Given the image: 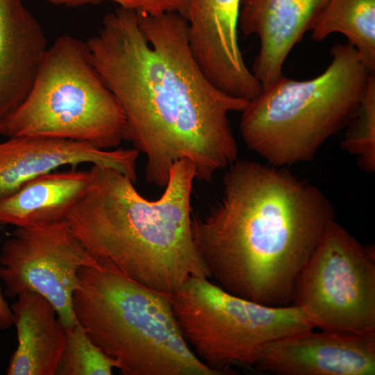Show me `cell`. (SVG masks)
<instances>
[{
  "label": "cell",
  "mask_w": 375,
  "mask_h": 375,
  "mask_svg": "<svg viewBox=\"0 0 375 375\" xmlns=\"http://www.w3.org/2000/svg\"><path fill=\"white\" fill-rule=\"evenodd\" d=\"M330 53L331 61L319 76L303 81L283 76L242 110V137L267 164L284 167L312 160L356 110L375 72L348 42Z\"/></svg>",
  "instance_id": "4"
},
{
  "label": "cell",
  "mask_w": 375,
  "mask_h": 375,
  "mask_svg": "<svg viewBox=\"0 0 375 375\" xmlns=\"http://www.w3.org/2000/svg\"><path fill=\"white\" fill-rule=\"evenodd\" d=\"M90 182V169L76 167L40 175L0 199V224L31 227L67 220Z\"/></svg>",
  "instance_id": "16"
},
{
  "label": "cell",
  "mask_w": 375,
  "mask_h": 375,
  "mask_svg": "<svg viewBox=\"0 0 375 375\" xmlns=\"http://www.w3.org/2000/svg\"><path fill=\"white\" fill-rule=\"evenodd\" d=\"M97 71L121 105L124 140L146 156L148 183L165 187L174 162L190 160L210 182L238 159L229 121L249 101L215 87L194 59L187 19L118 6L87 42Z\"/></svg>",
  "instance_id": "1"
},
{
  "label": "cell",
  "mask_w": 375,
  "mask_h": 375,
  "mask_svg": "<svg viewBox=\"0 0 375 375\" xmlns=\"http://www.w3.org/2000/svg\"><path fill=\"white\" fill-rule=\"evenodd\" d=\"M90 187L67 217L98 269L165 294L208 274L191 231L192 163L174 162L162 195L142 197L134 182L114 168L92 165Z\"/></svg>",
  "instance_id": "3"
},
{
  "label": "cell",
  "mask_w": 375,
  "mask_h": 375,
  "mask_svg": "<svg viewBox=\"0 0 375 375\" xmlns=\"http://www.w3.org/2000/svg\"><path fill=\"white\" fill-rule=\"evenodd\" d=\"M111 1L119 6L133 10L138 13L160 15L176 13L186 19L190 0H100Z\"/></svg>",
  "instance_id": "20"
},
{
  "label": "cell",
  "mask_w": 375,
  "mask_h": 375,
  "mask_svg": "<svg viewBox=\"0 0 375 375\" xmlns=\"http://www.w3.org/2000/svg\"><path fill=\"white\" fill-rule=\"evenodd\" d=\"M315 41L344 35L371 72H375V0H328L310 30Z\"/></svg>",
  "instance_id": "17"
},
{
  "label": "cell",
  "mask_w": 375,
  "mask_h": 375,
  "mask_svg": "<svg viewBox=\"0 0 375 375\" xmlns=\"http://www.w3.org/2000/svg\"><path fill=\"white\" fill-rule=\"evenodd\" d=\"M342 148L357 158L362 171L375 170V73L370 75L365 93L346 126Z\"/></svg>",
  "instance_id": "18"
},
{
  "label": "cell",
  "mask_w": 375,
  "mask_h": 375,
  "mask_svg": "<svg viewBox=\"0 0 375 375\" xmlns=\"http://www.w3.org/2000/svg\"><path fill=\"white\" fill-rule=\"evenodd\" d=\"M328 0H241L238 28L256 35L259 50L251 72L265 88L283 74L285 61Z\"/></svg>",
  "instance_id": "13"
},
{
  "label": "cell",
  "mask_w": 375,
  "mask_h": 375,
  "mask_svg": "<svg viewBox=\"0 0 375 375\" xmlns=\"http://www.w3.org/2000/svg\"><path fill=\"white\" fill-rule=\"evenodd\" d=\"M48 2L56 5L66 7H78L88 4H94L101 2L100 0H46Z\"/></svg>",
  "instance_id": "22"
},
{
  "label": "cell",
  "mask_w": 375,
  "mask_h": 375,
  "mask_svg": "<svg viewBox=\"0 0 375 375\" xmlns=\"http://www.w3.org/2000/svg\"><path fill=\"white\" fill-rule=\"evenodd\" d=\"M292 304L322 331L375 332L374 249L331 221L301 271Z\"/></svg>",
  "instance_id": "8"
},
{
  "label": "cell",
  "mask_w": 375,
  "mask_h": 375,
  "mask_svg": "<svg viewBox=\"0 0 375 375\" xmlns=\"http://www.w3.org/2000/svg\"><path fill=\"white\" fill-rule=\"evenodd\" d=\"M241 0H190L186 19L192 53L224 93L251 101L262 90L244 62L238 38Z\"/></svg>",
  "instance_id": "10"
},
{
  "label": "cell",
  "mask_w": 375,
  "mask_h": 375,
  "mask_svg": "<svg viewBox=\"0 0 375 375\" xmlns=\"http://www.w3.org/2000/svg\"><path fill=\"white\" fill-rule=\"evenodd\" d=\"M119 364L103 352L77 322L66 329L65 349L55 375H111Z\"/></svg>",
  "instance_id": "19"
},
{
  "label": "cell",
  "mask_w": 375,
  "mask_h": 375,
  "mask_svg": "<svg viewBox=\"0 0 375 375\" xmlns=\"http://www.w3.org/2000/svg\"><path fill=\"white\" fill-rule=\"evenodd\" d=\"M168 296L187 344L217 375L254 370L271 343L315 328L299 306L260 304L206 277H192Z\"/></svg>",
  "instance_id": "7"
},
{
  "label": "cell",
  "mask_w": 375,
  "mask_h": 375,
  "mask_svg": "<svg viewBox=\"0 0 375 375\" xmlns=\"http://www.w3.org/2000/svg\"><path fill=\"white\" fill-rule=\"evenodd\" d=\"M10 307L17 346L8 375H55L66 342V328L51 303L42 295L24 292Z\"/></svg>",
  "instance_id": "15"
},
{
  "label": "cell",
  "mask_w": 375,
  "mask_h": 375,
  "mask_svg": "<svg viewBox=\"0 0 375 375\" xmlns=\"http://www.w3.org/2000/svg\"><path fill=\"white\" fill-rule=\"evenodd\" d=\"M126 118L94 67L86 42L69 35L47 47L24 101L0 124V135L41 137L113 149Z\"/></svg>",
  "instance_id": "6"
},
{
  "label": "cell",
  "mask_w": 375,
  "mask_h": 375,
  "mask_svg": "<svg viewBox=\"0 0 375 375\" xmlns=\"http://www.w3.org/2000/svg\"><path fill=\"white\" fill-rule=\"evenodd\" d=\"M97 268L67 220L49 225L16 227L0 254V280L6 296L38 293L55 308L66 329L76 322L73 297L81 267Z\"/></svg>",
  "instance_id": "9"
},
{
  "label": "cell",
  "mask_w": 375,
  "mask_h": 375,
  "mask_svg": "<svg viewBox=\"0 0 375 375\" xmlns=\"http://www.w3.org/2000/svg\"><path fill=\"white\" fill-rule=\"evenodd\" d=\"M47 49L22 0H0V124L29 92Z\"/></svg>",
  "instance_id": "14"
},
{
  "label": "cell",
  "mask_w": 375,
  "mask_h": 375,
  "mask_svg": "<svg viewBox=\"0 0 375 375\" xmlns=\"http://www.w3.org/2000/svg\"><path fill=\"white\" fill-rule=\"evenodd\" d=\"M76 322L124 375H217L192 353L168 294L93 267L78 272Z\"/></svg>",
  "instance_id": "5"
},
{
  "label": "cell",
  "mask_w": 375,
  "mask_h": 375,
  "mask_svg": "<svg viewBox=\"0 0 375 375\" xmlns=\"http://www.w3.org/2000/svg\"><path fill=\"white\" fill-rule=\"evenodd\" d=\"M254 370L276 375H374L375 332L312 329L288 335L266 348Z\"/></svg>",
  "instance_id": "11"
},
{
  "label": "cell",
  "mask_w": 375,
  "mask_h": 375,
  "mask_svg": "<svg viewBox=\"0 0 375 375\" xmlns=\"http://www.w3.org/2000/svg\"><path fill=\"white\" fill-rule=\"evenodd\" d=\"M334 218L316 186L284 167L237 159L226 167L220 199L204 215H192L191 231L214 283L245 299L285 306Z\"/></svg>",
  "instance_id": "2"
},
{
  "label": "cell",
  "mask_w": 375,
  "mask_h": 375,
  "mask_svg": "<svg viewBox=\"0 0 375 375\" xmlns=\"http://www.w3.org/2000/svg\"><path fill=\"white\" fill-rule=\"evenodd\" d=\"M12 326V312L0 287V329L8 330Z\"/></svg>",
  "instance_id": "21"
},
{
  "label": "cell",
  "mask_w": 375,
  "mask_h": 375,
  "mask_svg": "<svg viewBox=\"0 0 375 375\" xmlns=\"http://www.w3.org/2000/svg\"><path fill=\"white\" fill-rule=\"evenodd\" d=\"M140 152L134 148L101 149L89 143L41 137H12L0 142V199L30 180L63 166L101 165L137 180Z\"/></svg>",
  "instance_id": "12"
}]
</instances>
